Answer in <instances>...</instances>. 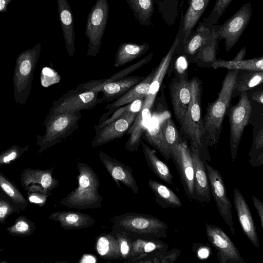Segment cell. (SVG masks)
Returning <instances> with one entry per match:
<instances>
[{"instance_id": "47", "label": "cell", "mask_w": 263, "mask_h": 263, "mask_svg": "<svg viewBox=\"0 0 263 263\" xmlns=\"http://www.w3.org/2000/svg\"><path fill=\"white\" fill-rule=\"evenodd\" d=\"M47 197V194H44L42 195H31L29 197V201L31 202L35 203L42 204L45 202Z\"/></svg>"}, {"instance_id": "37", "label": "cell", "mask_w": 263, "mask_h": 263, "mask_svg": "<svg viewBox=\"0 0 263 263\" xmlns=\"http://www.w3.org/2000/svg\"><path fill=\"white\" fill-rule=\"evenodd\" d=\"M162 132L169 148L183 140L179 135L177 127L172 119L171 115L167 116L164 121Z\"/></svg>"}, {"instance_id": "27", "label": "cell", "mask_w": 263, "mask_h": 263, "mask_svg": "<svg viewBox=\"0 0 263 263\" xmlns=\"http://www.w3.org/2000/svg\"><path fill=\"white\" fill-rule=\"evenodd\" d=\"M219 40L214 26L211 34L205 44L196 54L191 63L201 68H211L216 60Z\"/></svg>"}, {"instance_id": "15", "label": "cell", "mask_w": 263, "mask_h": 263, "mask_svg": "<svg viewBox=\"0 0 263 263\" xmlns=\"http://www.w3.org/2000/svg\"><path fill=\"white\" fill-rule=\"evenodd\" d=\"M138 112L127 110L112 122L96 129L91 146L98 147L121 138L130 128Z\"/></svg>"}, {"instance_id": "41", "label": "cell", "mask_w": 263, "mask_h": 263, "mask_svg": "<svg viewBox=\"0 0 263 263\" xmlns=\"http://www.w3.org/2000/svg\"><path fill=\"white\" fill-rule=\"evenodd\" d=\"M232 1L216 0L209 16L203 18V23L210 27L215 25Z\"/></svg>"}, {"instance_id": "24", "label": "cell", "mask_w": 263, "mask_h": 263, "mask_svg": "<svg viewBox=\"0 0 263 263\" xmlns=\"http://www.w3.org/2000/svg\"><path fill=\"white\" fill-rule=\"evenodd\" d=\"M145 78L143 76H127L106 84L100 90L103 94L101 98L103 102L116 100Z\"/></svg>"}, {"instance_id": "3", "label": "cell", "mask_w": 263, "mask_h": 263, "mask_svg": "<svg viewBox=\"0 0 263 263\" xmlns=\"http://www.w3.org/2000/svg\"><path fill=\"white\" fill-rule=\"evenodd\" d=\"M238 70H228L223 81L218 98L210 103L202 119L204 137L208 146L218 143L224 117L231 103Z\"/></svg>"}, {"instance_id": "23", "label": "cell", "mask_w": 263, "mask_h": 263, "mask_svg": "<svg viewBox=\"0 0 263 263\" xmlns=\"http://www.w3.org/2000/svg\"><path fill=\"white\" fill-rule=\"evenodd\" d=\"M131 237V253L128 259L124 262L132 263L134 260L139 257L153 252L167 250L169 247L168 245L161 239L133 236Z\"/></svg>"}, {"instance_id": "14", "label": "cell", "mask_w": 263, "mask_h": 263, "mask_svg": "<svg viewBox=\"0 0 263 263\" xmlns=\"http://www.w3.org/2000/svg\"><path fill=\"white\" fill-rule=\"evenodd\" d=\"M169 91L175 117L181 126L191 99L190 83L187 74L178 73L172 79Z\"/></svg>"}, {"instance_id": "44", "label": "cell", "mask_w": 263, "mask_h": 263, "mask_svg": "<svg viewBox=\"0 0 263 263\" xmlns=\"http://www.w3.org/2000/svg\"><path fill=\"white\" fill-rule=\"evenodd\" d=\"M29 226L24 220H20L13 226L12 230L18 233H25L29 230Z\"/></svg>"}, {"instance_id": "29", "label": "cell", "mask_w": 263, "mask_h": 263, "mask_svg": "<svg viewBox=\"0 0 263 263\" xmlns=\"http://www.w3.org/2000/svg\"><path fill=\"white\" fill-rule=\"evenodd\" d=\"M263 71L238 70L233 87L232 97L247 92L261 84Z\"/></svg>"}, {"instance_id": "48", "label": "cell", "mask_w": 263, "mask_h": 263, "mask_svg": "<svg viewBox=\"0 0 263 263\" xmlns=\"http://www.w3.org/2000/svg\"><path fill=\"white\" fill-rule=\"evenodd\" d=\"M252 99L257 103L262 105L263 104V91L262 90L254 91L251 95Z\"/></svg>"}, {"instance_id": "17", "label": "cell", "mask_w": 263, "mask_h": 263, "mask_svg": "<svg viewBox=\"0 0 263 263\" xmlns=\"http://www.w3.org/2000/svg\"><path fill=\"white\" fill-rule=\"evenodd\" d=\"M191 149L194 170L193 200L209 203L211 198V192L205 166L207 162L202 160L198 149L193 148Z\"/></svg>"}, {"instance_id": "34", "label": "cell", "mask_w": 263, "mask_h": 263, "mask_svg": "<svg viewBox=\"0 0 263 263\" xmlns=\"http://www.w3.org/2000/svg\"><path fill=\"white\" fill-rule=\"evenodd\" d=\"M181 251L176 248L153 252L134 260L132 263H173L179 257Z\"/></svg>"}, {"instance_id": "1", "label": "cell", "mask_w": 263, "mask_h": 263, "mask_svg": "<svg viewBox=\"0 0 263 263\" xmlns=\"http://www.w3.org/2000/svg\"><path fill=\"white\" fill-rule=\"evenodd\" d=\"M190 83L191 99L181 127L190 141V148L198 149L204 162H210L211 157L204 137L201 117V83L198 78H193L190 80Z\"/></svg>"}, {"instance_id": "35", "label": "cell", "mask_w": 263, "mask_h": 263, "mask_svg": "<svg viewBox=\"0 0 263 263\" xmlns=\"http://www.w3.org/2000/svg\"><path fill=\"white\" fill-rule=\"evenodd\" d=\"M165 24L173 26L179 13V0H154Z\"/></svg>"}, {"instance_id": "6", "label": "cell", "mask_w": 263, "mask_h": 263, "mask_svg": "<svg viewBox=\"0 0 263 263\" xmlns=\"http://www.w3.org/2000/svg\"><path fill=\"white\" fill-rule=\"evenodd\" d=\"M109 13L107 0H96L87 17L85 33L88 39L87 55L96 56L100 51Z\"/></svg>"}, {"instance_id": "38", "label": "cell", "mask_w": 263, "mask_h": 263, "mask_svg": "<svg viewBox=\"0 0 263 263\" xmlns=\"http://www.w3.org/2000/svg\"><path fill=\"white\" fill-rule=\"evenodd\" d=\"M153 56V53L151 52L149 53L147 55L139 60L137 63L131 65L130 66L127 67L126 68L123 69L122 70L118 71L114 73L111 77L108 78H104L101 79V82L102 87L106 84L113 82L114 81L119 80L120 79L123 78L124 77L128 76L130 73L133 72V71L139 69L145 64L149 62L152 59ZM102 89V88H101Z\"/></svg>"}, {"instance_id": "25", "label": "cell", "mask_w": 263, "mask_h": 263, "mask_svg": "<svg viewBox=\"0 0 263 263\" xmlns=\"http://www.w3.org/2000/svg\"><path fill=\"white\" fill-rule=\"evenodd\" d=\"M210 0H187L189 7L183 16L182 33L183 39L179 54H181L186 40L193 30L206 9Z\"/></svg>"}, {"instance_id": "30", "label": "cell", "mask_w": 263, "mask_h": 263, "mask_svg": "<svg viewBox=\"0 0 263 263\" xmlns=\"http://www.w3.org/2000/svg\"><path fill=\"white\" fill-rule=\"evenodd\" d=\"M148 184L155 195L156 202L162 208H176L182 205L178 196L167 186L154 180H149Z\"/></svg>"}, {"instance_id": "50", "label": "cell", "mask_w": 263, "mask_h": 263, "mask_svg": "<svg viewBox=\"0 0 263 263\" xmlns=\"http://www.w3.org/2000/svg\"><path fill=\"white\" fill-rule=\"evenodd\" d=\"M12 0H0V12H4L7 11L8 5Z\"/></svg>"}, {"instance_id": "51", "label": "cell", "mask_w": 263, "mask_h": 263, "mask_svg": "<svg viewBox=\"0 0 263 263\" xmlns=\"http://www.w3.org/2000/svg\"><path fill=\"white\" fill-rule=\"evenodd\" d=\"M246 52L247 48H242L233 59L236 60H243L245 57Z\"/></svg>"}, {"instance_id": "28", "label": "cell", "mask_w": 263, "mask_h": 263, "mask_svg": "<svg viewBox=\"0 0 263 263\" xmlns=\"http://www.w3.org/2000/svg\"><path fill=\"white\" fill-rule=\"evenodd\" d=\"M95 250L104 260H122L117 241L111 233H102L95 239Z\"/></svg>"}, {"instance_id": "10", "label": "cell", "mask_w": 263, "mask_h": 263, "mask_svg": "<svg viewBox=\"0 0 263 263\" xmlns=\"http://www.w3.org/2000/svg\"><path fill=\"white\" fill-rule=\"evenodd\" d=\"M172 159L187 198L193 200L194 170L191 148L183 140L170 148Z\"/></svg>"}, {"instance_id": "16", "label": "cell", "mask_w": 263, "mask_h": 263, "mask_svg": "<svg viewBox=\"0 0 263 263\" xmlns=\"http://www.w3.org/2000/svg\"><path fill=\"white\" fill-rule=\"evenodd\" d=\"M99 157L119 189H121L120 183V182H121L134 194L138 195L139 187L130 166L125 165L115 158L111 157L102 151L99 152Z\"/></svg>"}, {"instance_id": "22", "label": "cell", "mask_w": 263, "mask_h": 263, "mask_svg": "<svg viewBox=\"0 0 263 263\" xmlns=\"http://www.w3.org/2000/svg\"><path fill=\"white\" fill-rule=\"evenodd\" d=\"M213 27L200 22L197 29L188 36L180 54L185 57L190 64L210 37Z\"/></svg>"}, {"instance_id": "21", "label": "cell", "mask_w": 263, "mask_h": 263, "mask_svg": "<svg viewBox=\"0 0 263 263\" xmlns=\"http://www.w3.org/2000/svg\"><path fill=\"white\" fill-rule=\"evenodd\" d=\"M59 19L66 49L69 55L73 57L75 51L73 17L67 0H57Z\"/></svg>"}, {"instance_id": "26", "label": "cell", "mask_w": 263, "mask_h": 263, "mask_svg": "<svg viewBox=\"0 0 263 263\" xmlns=\"http://www.w3.org/2000/svg\"><path fill=\"white\" fill-rule=\"evenodd\" d=\"M141 145L147 165L152 172L166 183L173 185L174 178L167 165L159 159L155 151L147 144L142 142Z\"/></svg>"}, {"instance_id": "4", "label": "cell", "mask_w": 263, "mask_h": 263, "mask_svg": "<svg viewBox=\"0 0 263 263\" xmlns=\"http://www.w3.org/2000/svg\"><path fill=\"white\" fill-rule=\"evenodd\" d=\"M109 220L112 230L124 232L133 236L158 239L167 237V224L151 215L126 213L116 215Z\"/></svg>"}, {"instance_id": "32", "label": "cell", "mask_w": 263, "mask_h": 263, "mask_svg": "<svg viewBox=\"0 0 263 263\" xmlns=\"http://www.w3.org/2000/svg\"><path fill=\"white\" fill-rule=\"evenodd\" d=\"M213 69L220 68L228 70H251L263 71L262 57H257L248 60H216L212 65Z\"/></svg>"}, {"instance_id": "42", "label": "cell", "mask_w": 263, "mask_h": 263, "mask_svg": "<svg viewBox=\"0 0 263 263\" xmlns=\"http://www.w3.org/2000/svg\"><path fill=\"white\" fill-rule=\"evenodd\" d=\"M0 187L14 201L22 203L25 202L26 200L21 193L1 174Z\"/></svg>"}, {"instance_id": "8", "label": "cell", "mask_w": 263, "mask_h": 263, "mask_svg": "<svg viewBox=\"0 0 263 263\" xmlns=\"http://www.w3.org/2000/svg\"><path fill=\"white\" fill-rule=\"evenodd\" d=\"M252 111V106L247 92L240 95L238 102L233 106L229 114L230 148L232 161L235 160L244 129Z\"/></svg>"}, {"instance_id": "39", "label": "cell", "mask_w": 263, "mask_h": 263, "mask_svg": "<svg viewBox=\"0 0 263 263\" xmlns=\"http://www.w3.org/2000/svg\"><path fill=\"white\" fill-rule=\"evenodd\" d=\"M110 233L114 236L117 241L122 259L125 262L128 259L131 253L132 237L125 232L112 229Z\"/></svg>"}, {"instance_id": "31", "label": "cell", "mask_w": 263, "mask_h": 263, "mask_svg": "<svg viewBox=\"0 0 263 263\" xmlns=\"http://www.w3.org/2000/svg\"><path fill=\"white\" fill-rule=\"evenodd\" d=\"M146 43L142 44L136 43H122L116 52L114 65L116 67L123 66L144 54L149 49Z\"/></svg>"}, {"instance_id": "5", "label": "cell", "mask_w": 263, "mask_h": 263, "mask_svg": "<svg viewBox=\"0 0 263 263\" xmlns=\"http://www.w3.org/2000/svg\"><path fill=\"white\" fill-rule=\"evenodd\" d=\"M82 116L80 111L48 115L46 121V131L42 138L44 149L65 140L79 127Z\"/></svg>"}, {"instance_id": "13", "label": "cell", "mask_w": 263, "mask_h": 263, "mask_svg": "<svg viewBox=\"0 0 263 263\" xmlns=\"http://www.w3.org/2000/svg\"><path fill=\"white\" fill-rule=\"evenodd\" d=\"M169 115V111L165 107L158 105L156 109L152 111L149 122L142 135V138L166 160L171 159V151L164 139L162 126L164 120Z\"/></svg>"}, {"instance_id": "7", "label": "cell", "mask_w": 263, "mask_h": 263, "mask_svg": "<svg viewBox=\"0 0 263 263\" xmlns=\"http://www.w3.org/2000/svg\"><path fill=\"white\" fill-rule=\"evenodd\" d=\"M99 93L77 88L69 90L53 102L49 115L93 109L103 102L102 99L99 98Z\"/></svg>"}, {"instance_id": "11", "label": "cell", "mask_w": 263, "mask_h": 263, "mask_svg": "<svg viewBox=\"0 0 263 263\" xmlns=\"http://www.w3.org/2000/svg\"><path fill=\"white\" fill-rule=\"evenodd\" d=\"M205 232L220 263H246L234 243L222 229L207 222Z\"/></svg>"}, {"instance_id": "36", "label": "cell", "mask_w": 263, "mask_h": 263, "mask_svg": "<svg viewBox=\"0 0 263 263\" xmlns=\"http://www.w3.org/2000/svg\"><path fill=\"white\" fill-rule=\"evenodd\" d=\"M249 163L254 167L263 165V128H261L253 140V144L249 153Z\"/></svg>"}, {"instance_id": "12", "label": "cell", "mask_w": 263, "mask_h": 263, "mask_svg": "<svg viewBox=\"0 0 263 263\" xmlns=\"http://www.w3.org/2000/svg\"><path fill=\"white\" fill-rule=\"evenodd\" d=\"M209 178L211 195L215 200L216 206L221 217L231 232L236 234L234 227L232 203L227 196L226 187L220 172L206 163L205 165Z\"/></svg>"}, {"instance_id": "33", "label": "cell", "mask_w": 263, "mask_h": 263, "mask_svg": "<svg viewBox=\"0 0 263 263\" xmlns=\"http://www.w3.org/2000/svg\"><path fill=\"white\" fill-rule=\"evenodd\" d=\"M126 2L140 24L149 26L154 11V0H126Z\"/></svg>"}, {"instance_id": "45", "label": "cell", "mask_w": 263, "mask_h": 263, "mask_svg": "<svg viewBox=\"0 0 263 263\" xmlns=\"http://www.w3.org/2000/svg\"><path fill=\"white\" fill-rule=\"evenodd\" d=\"M11 210V207L7 202L0 200V219L5 218Z\"/></svg>"}, {"instance_id": "9", "label": "cell", "mask_w": 263, "mask_h": 263, "mask_svg": "<svg viewBox=\"0 0 263 263\" xmlns=\"http://www.w3.org/2000/svg\"><path fill=\"white\" fill-rule=\"evenodd\" d=\"M252 13L251 3L242 5L237 12L221 25H214L219 41L224 39L227 51L237 43L247 27Z\"/></svg>"}, {"instance_id": "20", "label": "cell", "mask_w": 263, "mask_h": 263, "mask_svg": "<svg viewBox=\"0 0 263 263\" xmlns=\"http://www.w3.org/2000/svg\"><path fill=\"white\" fill-rule=\"evenodd\" d=\"M49 219L60 223L66 230H78L93 227L95 219L90 215L79 212L57 211L51 213Z\"/></svg>"}, {"instance_id": "18", "label": "cell", "mask_w": 263, "mask_h": 263, "mask_svg": "<svg viewBox=\"0 0 263 263\" xmlns=\"http://www.w3.org/2000/svg\"><path fill=\"white\" fill-rule=\"evenodd\" d=\"M233 200L238 219L244 234L254 247L259 248V238L251 211L243 196L236 187L234 190Z\"/></svg>"}, {"instance_id": "40", "label": "cell", "mask_w": 263, "mask_h": 263, "mask_svg": "<svg viewBox=\"0 0 263 263\" xmlns=\"http://www.w3.org/2000/svg\"><path fill=\"white\" fill-rule=\"evenodd\" d=\"M144 98H139L134 101L132 103L126 104L118 108V109L115 110L112 113L113 114L112 115V116L109 117L107 120L100 123H98V124L97 125H95V129H96L102 127L103 126H105L108 123L116 119L120 116L122 115L124 112L127 110H130L133 112L138 113L141 108V107L144 102Z\"/></svg>"}, {"instance_id": "2", "label": "cell", "mask_w": 263, "mask_h": 263, "mask_svg": "<svg viewBox=\"0 0 263 263\" xmlns=\"http://www.w3.org/2000/svg\"><path fill=\"white\" fill-rule=\"evenodd\" d=\"M77 168L78 185L60 201V204L80 210L100 208L103 198L98 191L100 183L97 174L85 163H78Z\"/></svg>"}, {"instance_id": "49", "label": "cell", "mask_w": 263, "mask_h": 263, "mask_svg": "<svg viewBox=\"0 0 263 263\" xmlns=\"http://www.w3.org/2000/svg\"><path fill=\"white\" fill-rule=\"evenodd\" d=\"M17 153L15 151L11 152L3 158L2 161L5 163H8L16 158Z\"/></svg>"}, {"instance_id": "43", "label": "cell", "mask_w": 263, "mask_h": 263, "mask_svg": "<svg viewBox=\"0 0 263 263\" xmlns=\"http://www.w3.org/2000/svg\"><path fill=\"white\" fill-rule=\"evenodd\" d=\"M252 200L259 217L261 227L263 229V202L254 195L252 196Z\"/></svg>"}, {"instance_id": "52", "label": "cell", "mask_w": 263, "mask_h": 263, "mask_svg": "<svg viewBox=\"0 0 263 263\" xmlns=\"http://www.w3.org/2000/svg\"><path fill=\"white\" fill-rule=\"evenodd\" d=\"M209 251L206 249V248H202L198 251V256L200 258H204L209 256Z\"/></svg>"}, {"instance_id": "19", "label": "cell", "mask_w": 263, "mask_h": 263, "mask_svg": "<svg viewBox=\"0 0 263 263\" xmlns=\"http://www.w3.org/2000/svg\"><path fill=\"white\" fill-rule=\"evenodd\" d=\"M155 71L156 68L154 69L147 76H146L143 81L133 87L120 98L107 104L105 109H108V111L101 116L99 123L107 120L118 108L130 103L139 98H145L149 92Z\"/></svg>"}, {"instance_id": "46", "label": "cell", "mask_w": 263, "mask_h": 263, "mask_svg": "<svg viewBox=\"0 0 263 263\" xmlns=\"http://www.w3.org/2000/svg\"><path fill=\"white\" fill-rule=\"evenodd\" d=\"M97 256L93 254H85L80 258L78 261L79 263H95L97 262Z\"/></svg>"}]
</instances>
